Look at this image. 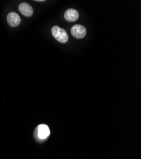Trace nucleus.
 Wrapping results in <instances>:
<instances>
[{
    "label": "nucleus",
    "instance_id": "f257e3e1",
    "mask_svg": "<svg viewBox=\"0 0 141 159\" xmlns=\"http://www.w3.org/2000/svg\"><path fill=\"white\" fill-rule=\"evenodd\" d=\"M53 37L60 43H65L68 40V36L66 31L57 25H55L51 30Z\"/></svg>",
    "mask_w": 141,
    "mask_h": 159
},
{
    "label": "nucleus",
    "instance_id": "f03ea898",
    "mask_svg": "<svg viewBox=\"0 0 141 159\" xmlns=\"http://www.w3.org/2000/svg\"><path fill=\"white\" fill-rule=\"evenodd\" d=\"M71 33L74 38L77 39H82L87 34V31L86 29L84 28V26L80 24H76L72 28Z\"/></svg>",
    "mask_w": 141,
    "mask_h": 159
},
{
    "label": "nucleus",
    "instance_id": "7ed1b4c3",
    "mask_svg": "<svg viewBox=\"0 0 141 159\" xmlns=\"http://www.w3.org/2000/svg\"><path fill=\"white\" fill-rule=\"evenodd\" d=\"M7 21L8 24L13 28L18 26L21 22L20 16L15 12H10L7 16Z\"/></svg>",
    "mask_w": 141,
    "mask_h": 159
},
{
    "label": "nucleus",
    "instance_id": "20e7f679",
    "mask_svg": "<svg viewBox=\"0 0 141 159\" xmlns=\"http://www.w3.org/2000/svg\"><path fill=\"white\" fill-rule=\"evenodd\" d=\"M19 10L22 15L27 17H31L34 13L32 7L27 3H20L19 7Z\"/></svg>",
    "mask_w": 141,
    "mask_h": 159
},
{
    "label": "nucleus",
    "instance_id": "39448f33",
    "mask_svg": "<svg viewBox=\"0 0 141 159\" xmlns=\"http://www.w3.org/2000/svg\"><path fill=\"white\" fill-rule=\"evenodd\" d=\"M64 17H65V19L67 21L73 22L76 21L79 19V14L76 10L73 8H70L65 11Z\"/></svg>",
    "mask_w": 141,
    "mask_h": 159
},
{
    "label": "nucleus",
    "instance_id": "423d86ee",
    "mask_svg": "<svg viewBox=\"0 0 141 159\" xmlns=\"http://www.w3.org/2000/svg\"><path fill=\"white\" fill-rule=\"evenodd\" d=\"M37 135L39 139H44L47 138L50 134V130L48 125L41 124L37 127Z\"/></svg>",
    "mask_w": 141,
    "mask_h": 159
}]
</instances>
